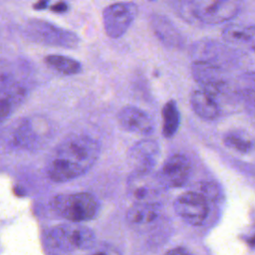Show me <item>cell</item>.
<instances>
[{"mask_svg":"<svg viewBox=\"0 0 255 255\" xmlns=\"http://www.w3.org/2000/svg\"><path fill=\"white\" fill-rule=\"evenodd\" d=\"M242 80L247 87L249 94H255V71L245 74L242 77Z\"/></svg>","mask_w":255,"mask_h":255,"instance_id":"obj_24","label":"cell"},{"mask_svg":"<svg viewBox=\"0 0 255 255\" xmlns=\"http://www.w3.org/2000/svg\"><path fill=\"white\" fill-rule=\"evenodd\" d=\"M24 33L32 41L44 45L74 49L80 43L79 36L73 31L41 19H29L24 25Z\"/></svg>","mask_w":255,"mask_h":255,"instance_id":"obj_5","label":"cell"},{"mask_svg":"<svg viewBox=\"0 0 255 255\" xmlns=\"http://www.w3.org/2000/svg\"><path fill=\"white\" fill-rule=\"evenodd\" d=\"M165 255H193V254L184 247H174L168 250L165 253Z\"/></svg>","mask_w":255,"mask_h":255,"instance_id":"obj_25","label":"cell"},{"mask_svg":"<svg viewBox=\"0 0 255 255\" xmlns=\"http://www.w3.org/2000/svg\"><path fill=\"white\" fill-rule=\"evenodd\" d=\"M86 255H121V253L114 246L103 244L97 247L94 246Z\"/></svg>","mask_w":255,"mask_h":255,"instance_id":"obj_22","label":"cell"},{"mask_svg":"<svg viewBox=\"0 0 255 255\" xmlns=\"http://www.w3.org/2000/svg\"><path fill=\"white\" fill-rule=\"evenodd\" d=\"M179 4V10L184 17L189 15L191 20L212 25L233 19L241 8L240 2L234 0H195Z\"/></svg>","mask_w":255,"mask_h":255,"instance_id":"obj_3","label":"cell"},{"mask_svg":"<svg viewBox=\"0 0 255 255\" xmlns=\"http://www.w3.org/2000/svg\"><path fill=\"white\" fill-rule=\"evenodd\" d=\"M162 135L165 138H171L177 131L180 124L179 110L175 101L166 102L162 108Z\"/></svg>","mask_w":255,"mask_h":255,"instance_id":"obj_19","label":"cell"},{"mask_svg":"<svg viewBox=\"0 0 255 255\" xmlns=\"http://www.w3.org/2000/svg\"><path fill=\"white\" fill-rule=\"evenodd\" d=\"M119 125L127 131L149 134L154 129L152 119L141 109L133 106H126L118 114Z\"/></svg>","mask_w":255,"mask_h":255,"instance_id":"obj_13","label":"cell"},{"mask_svg":"<svg viewBox=\"0 0 255 255\" xmlns=\"http://www.w3.org/2000/svg\"><path fill=\"white\" fill-rule=\"evenodd\" d=\"M101 146L97 139L84 134L72 135L58 144L46 162L48 177L66 182L85 174L97 161Z\"/></svg>","mask_w":255,"mask_h":255,"instance_id":"obj_1","label":"cell"},{"mask_svg":"<svg viewBox=\"0 0 255 255\" xmlns=\"http://www.w3.org/2000/svg\"><path fill=\"white\" fill-rule=\"evenodd\" d=\"M44 63L52 70L64 75H75L82 70V65L79 61L59 54L45 56Z\"/></svg>","mask_w":255,"mask_h":255,"instance_id":"obj_20","label":"cell"},{"mask_svg":"<svg viewBox=\"0 0 255 255\" xmlns=\"http://www.w3.org/2000/svg\"><path fill=\"white\" fill-rule=\"evenodd\" d=\"M224 143L232 149L240 152H247L251 149V141L237 132H230L224 136Z\"/></svg>","mask_w":255,"mask_h":255,"instance_id":"obj_21","label":"cell"},{"mask_svg":"<svg viewBox=\"0 0 255 255\" xmlns=\"http://www.w3.org/2000/svg\"><path fill=\"white\" fill-rule=\"evenodd\" d=\"M223 40L234 46L245 47L255 52V26L229 24L222 30Z\"/></svg>","mask_w":255,"mask_h":255,"instance_id":"obj_16","label":"cell"},{"mask_svg":"<svg viewBox=\"0 0 255 255\" xmlns=\"http://www.w3.org/2000/svg\"><path fill=\"white\" fill-rule=\"evenodd\" d=\"M47 5H48V3L46 1H40V2L35 3L33 5V7H34V9H45V8H47Z\"/></svg>","mask_w":255,"mask_h":255,"instance_id":"obj_27","label":"cell"},{"mask_svg":"<svg viewBox=\"0 0 255 255\" xmlns=\"http://www.w3.org/2000/svg\"><path fill=\"white\" fill-rule=\"evenodd\" d=\"M0 119L4 122L25 99L26 90L20 84L1 75V93H0Z\"/></svg>","mask_w":255,"mask_h":255,"instance_id":"obj_14","label":"cell"},{"mask_svg":"<svg viewBox=\"0 0 255 255\" xmlns=\"http://www.w3.org/2000/svg\"><path fill=\"white\" fill-rule=\"evenodd\" d=\"M128 193L136 202H156L155 199L165 189L157 173L132 171L128 178Z\"/></svg>","mask_w":255,"mask_h":255,"instance_id":"obj_9","label":"cell"},{"mask_svg":"<svg viewBox=\"0 0 255 255\" xmlns=\"http://www.w3.org/2000/svg\"><path fill=\"white\" fill-rule=\"evenodd\" d=\"M245 110L250 121L255 125V94H248L245 101Z\"/></svg>","mask_w":255,"mask_h":255,"instance_id":"obj_23","label":"cell"},{"mask_svg":"<svg viewBox=\"0 0 255 255\" xmlns=\"http://www.w3.org/2000/svg\"><path fill=\"white\" fill-rule=\"evenodd\" d=\"M137 14L133 2H117L107 6L103 11V25L108 37H122L129 28Z\"/></svg>","mask_w":255,"mask_h":255,"instance_id":"obj_6","label":"cell"},{"mask_svg":"<svg viewBox=\"0 0 255 255\" xmlns=\"http://www.w3.org/2000/svg\"><path fill=\"white\" fill-rule=\"evenodd\" d=\"M173 208L182 220L193 226L201 225L209 212L206 197L195 191H187L177 196Z\"/></svg>","mask_w":255,"mask_h":255,"instance_id":"obj_7","label":"cell"},{"mask_svg":"<svg viewBox=\"0 0 255 255\" xmlns=\"http://www.w3.org/2000/svg\"><path fill=\"white\" fill-rule=\"evenodd\" d=\"M160 155L159 144L153 139H141L128 150V159L132 171L150 172L157 164Z\"/></svg>","mask_w":255,"mask_h":255,"instance_id":"obj_11","label":"cell"},{"mask_svg":"<svg viewBox=\"0 0 255 255\" xmlns=\"http://www.w3.org/2000/svg\"><path fill=\"white\" fill-rule=\"evenodd\" d=\"M51 207L56 214L73 223L94 219L100 210V203L90 192L63 193L54 196Z\"/></svg>","mask_w":255,"mask_h":255,"instance_id":"obj_2","label":"cell"},{"mask_svg":"<svg viewBox=\"0 0 255 255\" xmlns=\"http://www.w3.org/2000/svg\"><path fill=\"white\" fill-rule=\"evenodd\" d=\"M47 129V125L40 120L24 119L12 128L7 138L14 147L32 149L48 138Z\"/></svg>","mask_w":255,"mask_h":255,"instance_id":"obj_8","label":"cell"},{"mask_svg":"<svg viewBox=\"0 0 255 255\" xmlns=\"http://www.w3.org/2000/svg\"><path fill=\"white\" fill-rule=\"evenodd\" d=\"M192 75L195 80L203 87V91L207 92L215 98L226 86V79L221 68L212 63L193 62Z\"/></svg>","mask_w":255,"mask_h":255,"instance_id":"obj_12","label":"cell"},{"mask_svg":"<svg viewBox=\"0 0 255 255\" xmlns=\"http://www.w3.org/2000/svg\"><path fill=\"white\" fill-rule=\"evenodd\" d=\"M190 105L194 113L202 120L213 121L220 114L215 98L203 90H195L191 93Z\"/></svg>","mask_w":255,"mask_h":255,"instance_id":"obj_17","label":"cell"},{"mask_svg":"<svg viewBox=\"0 0 255 255\" xmlns=\"http://www.w3.org/2000/svg\"><path fill=\"white\" fill-rule=\"evenodd\" d=\"M161 215L158 202H135L127 212V220L129 224L142 227L154 223Z\"/></svg>","mask_w":255,"mask_h":255,"instance_id":"obj_15","label":"cell"},{"mask_svg":"<svg viewBox=\"0 0 255 255\" xmlns=\"http://www.w3.org/2000/svg\"><path fill=\"white\" fill-rule=\"evenodd\" d=\"M49 244L62 252L91 250L96 243L94 231L80 223H63L53 226L47 234Z\"/></svg>","mask_w":255,"mask_h":255,"instance_id":"obj_4","label":"cell"},{"mask_svg":"<svg viewBox=\"0 0 255 255\" xmlns=\"http://www.w3.org/2000/svg\"><path fill=\"white\" fill-rule=\"evenodd\" d=\"M190 173V160L184 154L175 153L165 160L157 175L165 188H177L187 183Z\"/></svg>","mask_w":255,"mask_h":255,"instance_id":"obj_10","label":"cell"},{"mask_svg":"<svg viewBox=\"0 0 255 255\" xmlns=\"http://www.w3.org/2000/svg\"><path fill=\"white\" fill-rule=\"evenodd\" d=\"M152 27L158 39L168 46H178L181 43V37L173 24L162 15L152 17Z\"/></svg>","mask_w":255,"mask_h":255,"instance_id":"obj_18","label":"cell"},{"mask_svg":"<svg viewBox=\"0 0 255 255\" xmlns=\"http://www.w3.org/2000/svg\"><path fill=\"white\" fill-rule=\"evenodd\" d=\"M50 9L56 13H64L68 10V4L66 2H57L54 5H52Z\"/></svg>","mask_w":255,"mask_h":255,"instance_id":"obj_26","label":"cell"}]
</instances>
